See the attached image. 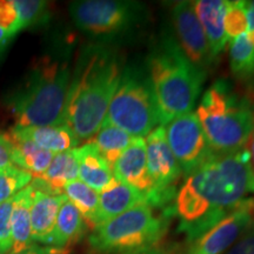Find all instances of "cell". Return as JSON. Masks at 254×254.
I'll return each mask as SVG.
<instances>
[{"label":"cell","mask_w":254,"mask_h":254,"mask_svg":"<svg viewBox=\"0 0 254 254\" xmlns=\"http://www.w3.org/2000/svg\"><path fill=\"white\" fill-rule=\"evenodd\" d=\"M33 187L30 185L14 195L11 217L12 250L8 254H17L33 245L31 237V206Z\"/></svg>","instance_id":"20"},{"label":"cell","mask_w":254,"mask_h":254,"mask_svg":"<svg viewBox=\"0 0 254 254\" xmlns=\"http://www.w3.org/2000/svg\"><path fill=\"white\" fill-rule=\"evenodd\" d=\"M224 26L226 36L230 40L247 33L245 1H227Z\"/></svg>","instance_id":"28"},{"label":"cell","mask_w":254,"mask_h":254,"mask_svg":"<svg viewBox=\"0 0 254 254\" xmlns=\"http://www.w3.org/2000/svg\"><path fill=\"white\" fill-rule=\"evenodd\" d=\"M129 254H170V253H167L166 251H164L161 249H158V247H153V249L145 250V251H139V252L129 253Z\"/></svg>","instance_id":"36"},{"label":"cell","mask_w":254,"mask_h":254,"mask_svg":"<svg viewBox=\"0 0 254 254\" xmlns=\"http://www.w3.org/2000/svg\"><path fill=\"white\" fill-rule=\"evenodd\" d=\"M146 73L160 126L192 111L206 78V72L187 59L176 37L168 33L163 34L148 53Z\"/></svg>","instance_id":"3"},{"label":"cell","mask_w":254,"mask_h":254,"mask_svg":"<svg viewBox=\"0 0 254 254\" xmlns=\"http://www.w3.org/2000/svg\"><path fill=\"white\" fill-rule=\"evenodd\" d=\"M14 145L13 163L21 170L27 171L32 176L40 177L45 173L55 154L44 150L27 139L8 135Z\"/></svg>","instance_id":"22"},{"label":"cell","mask_w":254,"mask_h":254,"mask_svg":"<svg viewBox=\"0 0 254 254\" xmlns=\"http://www.w3.org/2000/svg\"><path fill=\"white\" fill-rule=\"evenodd\" d=\"M12 38L13 37H12L11 34H8L7 32L2 30V28H0V52H2V50L8 45V43L11 41Z\"/></svg>","instance_id":"34"},{"label":"cell","mask_w":254,"mask_h":254,"mask_svg":"<svg viewBox=\"0 0 254 254\" xmlns=\"http://www.w3.org/2000/svg\"><path fill=\"white\" fill-rule=\"evenodd\" d=\"M0 28L7 32L12 37L20 32L19 17L13 1L0 0Z\"/></svg>","instance_id":"30"},{"label":"cell","mask_w":254,"mask_h":254,"mask_svg":"<svg viewBox=\"0 0 254 254\" xmlns=\"http://www.w3.org/2000/svg\"><path fill=\"white\" fill-rule=\"evenodd\" d=\"M86 231V222L78 208L66 199L60 207L56 226L51 234L47 245L58 249H69L78 243Z\"/></svg>","instance_id":"21"},{"label":"cell","mask_w":254,"mask_h":254,"mask_svg":"<svg viewBox=\"0 0 254 254\" xmlns=\"http://www.w3.org/2000/svg\"><path fill=\"white\" fill-rule=\"evenodd\" d=\"M20 31L34 25L46 23L50 18V4L41 0H14Z\"/></svg>","instance_id":"26"},{"label":"cell","mask_w":254,"mask_h":254,"mask_svg":"<svg viewBox=\"0 0 254 254\" xmlns=\"http://www.w3.org/2000/svg\"><path fill=\"white\" fill-rule=\"evenodd\" d=\"M196 117L209 147L231 153L246 147L254 131V109L226 80L215 81L201 97Z\"/></svg>","instance_id":"5"},{"label":"cell","mask_w":254,"mask_h":254,"mask_svg":"<svg viewBox=\"0 0 254 254\" xmlns=\"http://www.w3.org/2000/svg\"><path fill=\"white\" fill-rule=\"evenodd\" d=\"M254 194V171L246 147L215 153L186 178L172 212L187 241L198 239Z\"/></svg>","instance_id":"1"},{"label":"cell","mask_w":254,"mask_h":254,"mask_svg":"<svg viewBox=\"0 0 254 254\" xmlns=\"http://www.w3.org/2000/svg\"><path fill=\"white\" fill-rule=\"evenodd\" d=\"M140 204H146L145 195L116 179L99 193V205L94 219V228Z\"/></svg>","instance_id":"16"},{"label":"cell","mask_w":254,"mask_h":254,"mask_svg":"<svg viewBox=\"0 0 254 254\" xmlns=\"http://www.w3.org/2000/svg\"><path fill=\"white\" fill-rule=\"evenodd\" d=\"M79 178V161L75 148L55 154L45 173L32 183L50 194H64V187Z\"/></svg>","instance_id":"19"},{"label":"cell","mask_w":254,"mask_h":254,"mask_svg":"<svg viewBox=\"0 0 254 254\" xmlns=\"http://www.w3.org/2000/svg\"><path fill=\"white\" fill-rule=\"evenodd\" d=\"M132 140L133 136L105 122L100 126L97 134L91 139V141L94 142L100 154L106 159L111 166H113V164L118 160Z\"/></svg>","instance_id":"23"},{"label":"cell","mask_w":254,"mask_h":254,"mask_svg":"<svg viewBox=\"0 0 254 254\" xmlns=\"http://www.w3.org/2000/svg\"><path fill=\"white\" fill-rule=\"evenodd\" d=\"M114 178L133 187L145 195L147 200L152 184L147 171L146 142L144 138H133L131 144L123 152L112 166ZM147 204V202H146Z\"/></svg>","instance_id":"13"},{"label":"cell","mask_w":254,"mask_h":254,"mask_svg":"<svg viewBox=\"0 0 254 254\" xmlns=\"http://www.w3.org/2000/svg\"><path fill=\"white\" fill-rule=\"evenodd\" d=\"M253 219L254 198H249L211 230L189 243L182 254H225L250 227Z\"/></svg>","instance_id":"11"},{"label":"cell","mask_w":254,"mask_h":254,"mask_svg":"<svg viewBox=\"0 0 254 254\" xmlns=\"http://www.w3.org/2000/svg\"><path fill=\"white\" fill-rule=\"evenodd\" d=\"M104 122L123 129L133 138L146 136L160 126L147 73L136 67H124Z\"/></svg>","instance_id":"7"},{"label":"cell","mask_w":254,"mask_h":254,"mask_svg":"<svg viewBox=\"0 0 254 254\" xmlns=\"http://www.w3.org/2000/svg\"><path fill=\"white\" fill-rule=\"evenodd\" d=\"M13 155L14 145L11 138L0 132V171L14 166Z\"/></svg>","instance_id":"32"},{"label":"cell","mask_w":254,"mask_h":254,"mask_svg":"<svg viewBox=\"0 0 254 254\" xmlns=\"http://www.w3.org/2000/svg\"><path fill=\"white\" fill-rule=\"evenodd\" d=\"M13 199L0 204V254H7L12 250L11 217L13 209Z\"/></svg>","instance_id":"29"},{"label":"cell","mask_w":254,"mask_h":254,"mask_svg":"<svg viewBox=\"0 0 254 254\" xmlns=\"http://www.w3.org/2000/svg\"><path fill=\"white\" fill-rule=\"evenodd\" d=\"M247 36H249L250 40H251V43H252L253 45H254V32H253V33H250V34H247Z\"/></svg>","instance_id":"37"},{"label":"cell","mask_w":254,"mask_h":254,"mask_svg":"<svg viewBox=\"0 0 254 254\" xmlns=\"http://www.w3.org/2000/svg\"><path fill=\"white\" fill-rule=\"evenodd\" d=\"M31 185L33 187L31 206L32 241H38L47 245L53 228L56 226L60 207L67 198L64 194L56 195L44 192L34 186L32 182Z\"/></svg>","instance_id":"15"},{"label":"cell","mask_w":254,"mask_h":254,"mask_svg":"<svg viewBox=\"0 0 254 254\" xmlns=\"http://www.w3.org/2000/svg\"><path fill=\"white\" fill-rule=\"evenodd\" d=\"M75 151L79 161V180L98 193L103 192L116 180L112 166L100 154L93 141L88 140Z\"/></svg>","instance_id":"18"},{"label":"cell","mask_w":254,"mask_h":254,"mask_svg":"<svg viewBox=\"0 0 254 254\" xmlns=\"http://www.w3.org/2000/svg\"><path fill=\"white\" fill-rule=\"evenodd\" d=\"M119 53L104 44L81 50L72 71L64 123L81 140H91L103 125L123 71Z\"/></svg>","instance_id":"2"},{"label":"cell","mask_w":254,"mask_h":254,"mask_svg":"<svg viewBox=\"0 0 254 254\" xmlns=\"http://www.w3.org/2000/svg\"><path fill=\"white\" fill-rule=\"evenodd\" d=\"M75 26L95 38L128 33L144 20L145 6L125 0H81L69 5Z\"/></svg>","instance_id":"8"},{"label":"cell","mask_w":254,"mask_h":254,"mask_svg":"<svg viewBox=\"0 0 254 254\" xmlns=\"http://www.w3.org/2000/svg\"><path fill=\"white\" fill-rule=\"evenodd\" d=\"M231 71L238 79H247L254 73V45L247 33L230 41Z\"/></svg>","instance_id":"25"},{"label":"cell","mask_w":254,"mask_h":254,"mask_svg":"<svg viewBox=\"0 0 254 254\" xmlns=\"http://www.w3.org/2000/svg\"><path fill=\"white\" fill-rule=\"evenodd\" d=\"M33 176L17 166L0 171V204L12 199L17 193L28 186Z\"/></svg>","instance_id":"27"},{"label":"cell","mask_w":254,"mask_h":254,"mask_svg":"<svg viewBox=\"0 0 254 254\" xmlns=\"http://www.w3.org/2000/svg\"><path fill=\"white\" fill-rule=\"evenodd\" d=\"M177 41L184 55L196 67L207 71L215 62L212 58L207 39L193 7V1H177L171 9Z\"/></svg>","instance_id":"12"},{"label":"cell","mask_w":254,"mask_h":254,"mask_svg":"<svg viewBox=\"0 0 254 254\" xmlns=\"http://www.w3.org/2000/svg\"><path fill=\"white\" fill-rule=\"evenodd\" d=\"M170 217L157 214L148 204H140L95 227L88 243L101 254L153 249L166 233Z\"/></svg>","instance_id":"6"},{"label":"cell","mask_w":254,"mask_h":254,"mask_svg":"<svg viewBox=\"0 0 254 254\" xmlns=\"http://www.w3.org/2000/svg\"><path fill=\"white\" fill-rule=\"evenodd\" d=\"M17 254H68V249H58V247L47 246L41 247L36 244L27 247L26 250L21 251Z\"/></svg>","instance_id":"33"},{"label":"cell","mask_w":254,"mask_h":254,"mask_svg":"<svg viewBox=\"0 0 254 254\" xmlns=\"http://www.w3.org/2000/svg\"><path fill=\"white\" fill-rule=\"evenodd\" d=\"M226 0H196L193 7L205 37L207 39L212 58L215 63L230 41L224 26Z\"/></svg>","instance_id":"14"},{"label":"cell","mask_w":254,"mask_h":254,"mask_svg":"<svg viewBox=\"0 0 254 254\" xmlns=\"http://www.w3.org/2000/svg\"><path fill=\"white\" fill-rule=\"evenodd\" d=\"M225 254H254V219L243 236Z\"/></svg>","instance_id":"31"},{"label":"cell","mask_w":254,"mask_h":254,"mask_svg":"<svg viewBox=\"0 0 254 254\" xmlns=\"http://www.w3.org/2000/svg\"><path fill=\"white\" fill-rule=\"evenodd\" d=\"M246 148H247V151H249V153H250L251 165H252V168L254 171V131H253L252 134H251L249 141H247Z\"/></svg>","instance_id":"35"},{"label":"cell","mask_w":254,"mask_h":254,"mask_svg":"<svg viewBox=\"0 0 254 254\" xmlns=\"http://www.w3.org/2000/svg\"><path fill=\"white\" fill-rule=\"evenodd\" d=\"M164 127L168 146L186 178L215 154L192 111L177 117Z\"/></svg>","instance_id":"10"},{"label":"cell","mask_w":254,"mask_h":254,"mask_svg":"<svg viewBox=\"0 0 254 254\" xmlns=\"http://www.w3.org/2000/svg\"><path fill=\"white\" fill-rule=\"evenodd\" d=\"M9 135L33 141L53 154L77 148L80 142L66 124L44 127H13Z\"/></svg>","instance_id":"17"},{"label":"cell","mask_w":254,"mask_h":254,"mask_svg":"<svg viewBox=\"0 0 254 254\" xmlns=\"http://www.w3.org/2000/svg\"><path fill=\"white\" fill-rule=\"evenodd\" d=\"M147 171L152 190L147 196L148 205L164 208L176 199V185L182 177V168L168 146L164 126L155 127L145 139Z\"/></svg>","instance_id":"9"},{"label":"cell","mask_w":254,"mask_h":254,"mask_svg":"<svg viewBox=\"0 0 254 254\" xmlns=\"http://www.w3.org/2000/svg\"><path fill=\"white\" fill-rule=\"evenodd\" d=\"M72 71L69 62L44 56L32 69L24 86L9 99L14 127H44L64 123Z\"/></svg>","instance_id":"4"},{"label":"cell","mask_w":254,"mask_h":254,"mask_svg":"<svg viewBox=\"0 0 254 254\" xmlns=\"http://www.w3.org/2000/svg\"><path fill=\"white\" fill-rule=\"evenodd\" d=\"M64 195L80 212L90 228H94V219L99 205V193L81 180H73L64 187Z\"/></svg>","instance_id":"24"},{"label":"cell","mask_w":254,"mask_h":254,"mask_svg":"<svg viewBox=\"0 0 254 254\" xmlns=\"http://www.w3.org/2000/svg\"><path fill=\"white\" fill-rule=\"evenodd\" d=\"M252 92H253V94H254V73H253V75H252Z\"/></svg>","instance_id":"38"}]
</instances>
